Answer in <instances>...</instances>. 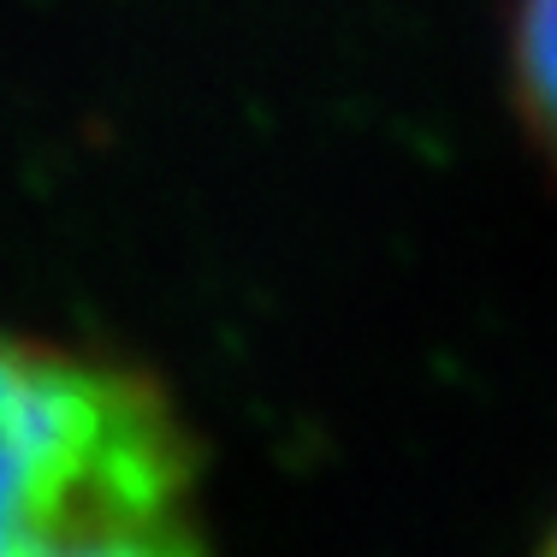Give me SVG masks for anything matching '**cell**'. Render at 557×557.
<instances>
[{"mask_svg": "<svg viewBox=\"0 0 557 557\" xmlns=\"http://www.w3.org/2000/svg\"><path fill=\"white\" fill-rule=\"evenodd\" d=\"M202 546V450L137 368L0 326V557Z\"/></svg>", "mask_w": 557, "mask_h": 557, "instance_id": "6da1fadb", "label": "cell"}, {"mask_svg": "<svg viewBox=\"0 0 557 557\" xmlns=\"http://www.w3.org/2000/svg\"><path fill=\"white\" fill-rule=\"evenodd\" d=\"M510 72L528 125L557 154V0H516L510 24Z\"/></svg>", "mask_w": 557, "mask_h": 557, "instance_id": "7a4b0ae2", "label": "cell"}, {"mask_svg": "<svg viewBox=\"0 0 557 557\" xmlns=\"http://www.w3.org/2000/svg\"><path fill=\"white\" fill-rule=\"evenodd\" d=\"M552 546H557V534H552Z\"/></svg>", "mask_w": 557, "mask_h": 557, "instance_id": "3957f363", "label": "cell"}]
</instances>
